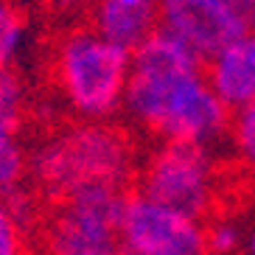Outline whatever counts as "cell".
Returning <instances> with one entry per match:
<instances>
[{
    "label": "cell",
    "mask_w": 255,
    "mask_h": 255,
    "mask_svg": "<svg viewBox=\"0 0 255 255\" xmlns=\"http://www.w3.org/2000/svg\"><path fill=\"white\" fill-rule=\"evenodd\" d=\"M132 53L96 25L68 28L45 48V82L68 98L76 115L107 118L118 110Z\"/></svg>",
    "instance_id": "obj_2"
},
{
    "label": "cell",
    "mask_w": 255,
    "mask_h": 255,
    "mask_svg": "<svg viewBox=\"0 0 255 255\" xmlns=\"http://www.w3.org/2000/svg\"><path fill=\"white\" fill-rule=\"evenodd\" d=\"M14 137H17V129L11 127V124H3V121H0V151L8 149V146L14 143Z\"/></svg>",
    "instance_id": "obj_14"
},
{
    "label": "cell",
    "mask_w": 255,
    "mask_h": 255,
    "mask_svg": "<svg viewBox=\"0 0 255 255\" xmlns=\"http://www.w3.org/2000/svg\"><path fill=\"white\" fill-rule=\"evenodd\" d=\"M230 140L236 149V160L255 174V101H247L233 110Z\"/></svg>",
    "instance_id": "obj_8"
},
{
    "label": "cell",
    "mask_w": 255,
    "mask_h": 255,
    "mask_svg": "<svg viewBox=\"0 0 255 255\" xmlns=\"http://www.w3.org/2000/svg\"><path fill=\"white\" fill-rule=\"evenodd\" d=\"M45 6L51 8L53 14L68 17V14H73V11H79L82 6H87V0H45Z\"/></svg>",
    "instance_id": "obj_13"
},
{
    "label": "cell",
    "mask_w": 255,
    "mask_h": 255,
    "mask_svg": "<svg viewBox=\"0 0 255 255\" xmlns=\"http://www.w3.org/2000/svg\"><path fill=\"white\" fill-rule=\"evenodd\" d=\"M118 244L143 255H208L205 227L196 219L137 191L124 205Z\"/></svg>",
    "instance_id": "obj_4"
},
{
    "label": "cell",
    "mask_w": 255,
    "mask_h": 255,
    "mask_svg": "<svg viewBox=\"0 0 255 255\" xmlns=\"http://www.w3.org/2000/svg\"><path fill=\"white\" fill-rule=\"evenodd\" d=\"M28 93L23 82L8 65H0V121L20 129V124L28 115Z\"/></svg>",
    "instance_id": "obj_9"
},
{
    "label": "cell",
    "mask_w": 255,
    "mask_h": 255,
    "mask_svg": "<svg viewBox=\"0 0 255 255\" xmlns=\"http://www.w3.org/2000/svg\"><path fill=\"white\" fill-rule=\"evenodd\" d=\"M132 191L208 225L219 205V157L208 151V143L160 140L140 160Z\"/></svg>",
    "instance_id": "obj_3"
},
{
    "label": "cell",
    "mask_w": 255,
    "mask_h": 255,
    "mask_svg": "<svg viewBox=\"0 0 255 255\" xmlns=\"http://www.w3.org/2000/svg\"><path fill=\"white\" fill-rule=\"evenodd\" d=\"M124 104L135 124L157 140L210 143L230 132L233 107L222 101L199 68H137L129 65Z\"/></svg>",
    "instance_id": "obj_1"
},
{
    "label": "cell",
    "mask_w": 255,
    "mask_h": 255,
    "mask_svg": "<svg viewBox=\"0 0 255 255\" xmlns=\"http://www.w3.org/2000/svg\"><path fill=\"white\" fill-rule=\"evenodd\" d=\"M225 3L230 6L233 14L244 23L247 34H255V0H225Z\"/></svg>",
    "instance_id": "obj_12"
},
{
    "label": "cell",
    "mask_w": 255,
    "mask_h": 255,
    "mask_svg": "<svg viewBox=\"0 0 255 255\" xmlns=\"http://www.w3.org/2000/svg\"><path fill=\"white\" fill-rule=\"evenodd\" d=\"M20 31H23V17L17 14V8L0 3V65H8V56L17 48Z\"/></svg>",
    "instance_id": "obj_11"
},
{
    "label": "cell",
    "mask_w": 255,
    "mask_h": 255,
    "mask_svg": "<svg viewBox=\"0 0 255 255\" xmlns=\"http://www.w3.org/2000/svg\"><path fill=\"white\" fill-rule=\"evenodd\" d=\"M127 3H140V0H127Z\"/></svg>",
    "instance_id": "obj_16"
},
{
    "label": "cell",
    "mask_w": 255,
    "mask_h": 255,
    "mask_svg": "<svg viewBox=\"0 0 255 255\" xmlns=\"http://www.w3.org/2000/svg\"><path fill=\"white\" fill-rule=\"evenodd\" d=\"M160 25L180 37L196 56L210 62L233 39L247 34L225 0H157Z\"/></svg>",
    "instance_id": "obj_5"
},
{
    "label": "cell",
    "mask_w": 255,
    "mask_h": 255,
    "mask_svg": "<svg viewBox=\"0 0 255 255\" xmlns=\"http://www.w3.org/2000/svg\"><path fill=\"white\" fill-rule=\"evenodd\" d=\"M213 90L233 110L255 101V34H241L227 48L205 62Z\"/></svg>",
    "instance_id": "obj_6"
},
{
    "label": "cell",
    "mask_w": 255,
    "mask_h": 255,
    "mask_svg": "<svg viewBox=\"0 0 255 255\" xmlns=\"http://www.w3.org/2000/svg\"><path fill=\"white\" fill-rule=\"evenodd\" d=\"M93 23L107 39L118 42L129 53L140 45L154 28H160V3L157 0H96L90 6Z\"/></svg>",
    "instance_id": "obj_7"
},
{
    "label": "cell",
    "mask_w": 255,
    "mask_h": 255,
    "mask_svg": "<svg viewBox=\"0 0 255 255\" xmlns=\"http://www.w3.org/2000/svg\"><path fill=\"white\" fill-rule=\"evenodd\" d=\"M250 250H253V255H255V233H253V241H250Z\"/></svg>",
    "instance_id": "obj_15"
},
{
    "label": "cell",
    "mask_w": 255,
    "mask_h": 255,
    "mask_svg": "<svg viewBox=\"0 0 255 255\" xmlns=\"http://www.w3.org/2000/svg\"><path fill=\"white\" fill-rule=\"evenodd\" d=\"M0 255H34L23 222L0 196Z\"/></svg>",
    "instance_id": "obj_10"
}]
</instances>
